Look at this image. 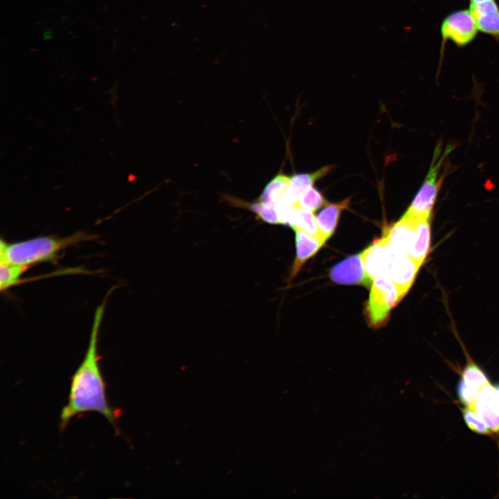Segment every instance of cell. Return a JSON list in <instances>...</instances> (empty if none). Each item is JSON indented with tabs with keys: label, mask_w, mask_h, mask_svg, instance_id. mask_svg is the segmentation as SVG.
<instances>
[{
	"label": "cell",
	"mask_w": 499,
	"mask_h": 499,
	"mask_svg": "<svg viewBox=\"0 0 499 499\" xmlns=\"http://www.w3.org/2000/svg\"><path fill=\"white\" fill-rule=\"evenodd\" d=\"M486 0H470L471 2H480Z\"/></svg>",
	"instance_id": "23"
},
{
	"label": "cell",
	"mask_w": 499,
	"mask_h": 499,
	"mask_svg": "<svg viewBox=\"0 0 499 499\" xmlns=\"http://www.w3.org/2000/svg\"><path fill=\"white\" fill-rule=\"evenodd\" d=\"M291 177L284 174L275 176L265 187L256 201L262 204L276 207L283 200Z\"/></svg>",
	"instance_id": "16"
},
{
	"label": "cell",
	"mask_w": 499,
	"mask_h": 499,
	"mask_svg": "<svg viewBox=\"0 0 499 499\" xmlns=\"http://www.w3.org/2000/svg\"><path fill=\"white\" fill-rule=\"evenodd\" d=\"M330 277L334 282L340 284L369 286L371 283L365 274L361 253L352 255L336 264L331 270Z\"/></svg>",
	"instance_id": "8"
},
{
	"label": "cell",
	"mask_w": 499,
	"mask_h": 499,
	"mask_svg": "<svg viewBox=\"0 0 499 499\" xmlns=\"http://www.w3.org/2000/svg\"><path fill=\"white\" fill-rule=\"evenodd\" d=\"M328 203V201L324 198L323 195L317 189L312 186L300 197L294 206L299 207L314 212Z\"/></svg>",
	"instance_id": "20"
},
{
	"label": "cell",
	"mask_w": 499,
	"mask_h": 499,
	"mask_svg": "<svg viewBox=\"0 0 499 499\" xmlns=\"http://www.w3.org/2000/svg\"><path fill=\"white\" fill-rule=\"evenodd\" d=\"M351 198L349 197L340 202L327 204L317 215L316 220L325 241L334 233L342 211L349 207Z\"/></svg>",
	"instance_id": "15"
},
{
	"label": "cell",
	"mask_w": 499,
	"mask_h": 499,
	"mask_svg": "<svg viewBox=\"0 0 499 499\" xmlns=\"http://www.w3.org/2000/svg\"><path fill=\"white\" fill-rule=\"evenodd\" d=\"M478 28L469 9H462L448 15L440 26L441 52L448 40L459 47L470 44L476 37Z\"/></svg>",
	"instance_id": "5"
},
{
	"label": "cell",
	"mask_w": 499,
	"mask_h": 499,
	"mask_svg": "<svg viewBox=\"0 0 499 499\" xmlns=\"http://www.w3.org/2000/svg\"><path fill=\"white\" fill-rule=\"evenodd\" d=\"M28 266L10 264L0 260V289L6 290L21 281L20 277L28 269Z\"/></svg>",
	"instance_id": "19"
},
{
	"label": "cell",
	"mask_w": 499,
	"mask_h": 499,
	"mask_svg": "<svg viewBox=\"0 0 499 499\" xmlns=\"http://www.w3.org/2000/svg\"><path fill=\"white\" fill-rule=\"evenodd\" d=\"M415 222V219L401 217L400 220L387 228L383 236L386 237L394 253L408 254Z\"/></svg>",
	"instance_id": "11"
},
{
	"label": "cell",
	"mask_w": 499,
	"mask_h": 499,
	"mask_svg": "<svg viewBox=\"0 0 499 499\" xmlns=\"http://www.w3.org/2000/svg\"><path fill=\"white\" fill-rule=\"evenodd\" d=\"M404 296L399 287L386 276L375 278L365 306V315L369 326L373 328L383 326L391 310Z\"/></svg>",
	"instance_id": "4"
},
{
	"label": "cell",
	"mask_w": 499,
	"mask_h": 499,
	"mask_svg": "<svg viewBox=\"0 0 499 499\" xmlns=\"http://www.w3.org/2000/svg\"><path fill=\"white\" fill-rule=\"evenodd\" d=\"M333 168V166H326L310 173H300L292 176L284 195V201L294 205L317 180L326 175Z\"/></svg>",
	"instance_id": "14"
},
{
	"label": "cell",
	"mask_w": 499,
	"mask_h": 499,
	"mask_svg": "<svg viewBox=\"0 0 499 499\" xmlns=\"http://www.w3.org/2000/svg\"><path fill=\"white\" fill-rule=\"evenodd\" d=\"M441 151V145H437L426 179L410 207L403 215V218L415 220L432 219L433 207L442 178L439 177V170L446 155L451 151V148L449 146L445 149L443 153Z\"/></svg>",
	"instance_id": "3"
},
{
	"label": "cell",
	"mask_w": 499,
	"mask_h": 499,
	"mask_svg": "<svg viewBox=\"0 0 499 499\" xmlns=\"http://www.w3.org/2000/svg\"><path fill=\"white\" fill-rule=\"evenodd\" d=\"M464 420L470 430L480 435H490L491 430L473 408L465 407L462 410Z\"/></svg>",
	"instance_id": "21"
},
{
	"label": "cell",
	"mask_w": 499,
	"mask_h": 499,
	"mask_svg": "<svg viewBox=\"0 0 499 499\" xmlns=\"http://www.w3.org/2000/svg\"><path fill=\"white\" fill-rule=\"evenodd\" d=\"M420 268L408 254H396L391 250V259L385 276L393 281L405 295Z\"/></svg>",
	"instance_id": "6"
},
{
	"label": "cell",
	"mask_w": 499,
	"mask_h": 499,
	"mask_svg": "<svg viewBox=\"0 0 499 499\" xmlns=\"http://www.w3.org/2000/svg\"><path fill=\"white\" fill-rule=\"evenodd\" d=\"M459 382L477 394L482 387L489 383L484 371L472 360L467 361Z\"/></svg>",
	"instance_id": "18"
},
{
	"label": "cell",
	"mask_w": 499,
	"mask_h": 499,
	"mask_svg": "<svg viewBox=\"0 0 499 499\" xmlns=\"http://www.w3.org/2000/svg\"><path fill=\"white\" fill-rule=\"evenodd\" d=\"M249 209L264 222L270 224H281L276 207L266 206L256 201L250 205Z\"/></svg>",
	"instance_id": "22"
},
{
	"label": "cell",
	"mask_w": 499,
	"mask_h": 499,
	"mask_svg": "<svg viewBox=\"0 0 499 499\" xmlns=\"http://www.w3.org/2000/svg\"><path fill=\"white\" fill-rule=\"evenodd\" d=\"M296 240V257L290 275L293 279L305 262L314 256L325 243L300 229H294Z\"/></svg>",
	"instance_id": "13"
},
{
	"label": "cell",
	"mask_w": 499,
	"mask_h": 499,
	"mask_svg": "<svg viewBox=\"0 0 499 499\" xmlns=\"http://www.w3.org/2000/svg\"><path fill=\"white\" fill-rule=\"evenodd\" d=\"M288 225H290L293 230L300 229L306 233L326 243L319 231L316 216H315L313 212L310 210L294 206L289 219Z\"/></svg>",
	"instance_id": "17"
},
{
	"label": "cell",
	"mask_w": 499,
	"mask_h": 499,
	"mask_svg": "<svg viewBox=\"0 0 499 499\" xmlns=\"http://www.w3.org/2000/svg\"><path fill=\"white\" fill-rule=\"evenodd\" d=\"M469 10L478 30L499 41V6L496 0L471 2Z\"/></svg>",
	"instance_id": "10"
},
{
	"label": "cell",
	"mask_w": 499,
	"mask_h": 499,
	"mask_svg": "<svg viewBox=\"0 0 499 499\" xmlns=\"http://www.w3.org/2000/svg\"><path fill=\"white\" fill-rule=\"evenodd\" d=\"M474 410L492 432H499V392L488 383L481 388Z\"/></svg>",
	"instance_id": "9"
},
{
	"label": "cell",
	"mask_w": 499,
	"mask_h": 499,
	"mask_svg": "<svg viewBox=\"0 0 499 499\" xmlns=\"http://www.w3.org/2000/svg\"><path fill=\"white\" fill-rule=\"evenodd\" d=\"M113 289L112 288L109 290L95 310L87 351L71 377L68 401L61 411V429L65 428L70 420L76 416L95 412L103 415L118 431L116 421L119 410L113 408L108 402L97 351L99 329L108 297Z\"/></svg>",
	"instance_id": "1"
},
{
	"label": "cell",
	"mask_w": 499,
	"mask_h": 499,
	"mask_svg": "<svg viewBox=\"0 0 499 499\" xmlns=\"http://www.w3.org/2000/svg\"><path fill=\"white\" fill-rule=\"evenodd\" d=\"M430 221L431 219L416 220L408 251L409 256L420 266L425 261L430 250Z\"/></svg>",
	"instance_id": "12"
},
{
	"label": "cell",
	"mask_w": 499,
	"mask_h": 499,
	"mask_svg": "<svg viewBox=\"0 0 499 499\" xmlns=\"http://www.w3.org/2000/svg\"><path fill=\"white\" fill-rule=\"evenodd\" d=\"M497 389H498V392H499V385L498 386Z\"/></svg>",
	"instance_id": "24"
},
{
	"label": "cell",
	"mask_w": 499,
	"mask_h": 499,
	"mask_svg": "<svg viewBox=\"0 0 499 499\" xmlns=\"http://www.w3.org/2000/svg\"><path fill=\"white\" fill-rule=\"evenodd\" d=\"M361 255L365 274L371 283L377 277L385 275L391 259V249L385 236L376 239Z\"/></svg>",
	"instance_id": "7"
},
{
	"label": "cell",
	"mask_w": 499,
	"mask_h": 499,
	"mask_svg": "<svg viewBox=\"0 0 499 499\" xmlns=\"http://www.w3.org/2000/svg\"><path fill=\"white\" fill-rule=\"evenodd\" d=\"M94 239L95 235L83 231L67 237L42 236L14 243H8L1 239L0 260L13 265L30 267L36 263L54 261L64 249Z\"/></svg>",
	"instance_id": "2"
}]
</instances>
